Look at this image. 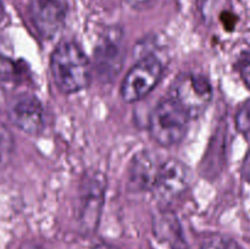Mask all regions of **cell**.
Listing matches in <instances>:
<instances>
[{"label": "cell", "mask_w": 250, "mask_h": 249, "mask_svg": "<svg viewBox=\"0 0 250 249\" xmlns=\"http://www.w3.org/2000/svg\"><path fill=\"white\" fill-rule=\"evenodd\" d=\"M236 126L242 133H249L250 132V102L246 103L239 109L236 116Z\"/></svg>", "instance_id": "16"}, {"label": "cell", "mask_w": 250, "mask_h": 249, "mask_svg": "<svg viewBox=\"0 0 250 249\" xmlns=\"http://www.w3.org/2000/svg\"><path fill=\"white\" fill-rule=\"evenodd\" d=\"M164 65L160 59L154 55L143 56L137 61L121 85V97L126 103H136L149 94L163 76Z\"/></svg>", "instance_id": "5"}, {"label": "cell", "mask_w": 250, "mask_h": 249, "mask_svg": "<svg viewBox=\"0 0 250 249\" xmlns=\"http://www.w3.org/2000/svg\"><path fill=\"white\" fill-rule=\"evenodd\" d=\"M190 183L189 168L177 159L161 160L150 192L160 204H170L186 192Z\"/></svg>", "instance_id": "6"}, {"label": "cell", "mask_w": 250, "mask_h": 249, "mask_svg": "<svg viewBox=\"0 0 250 249\" xmlns=\"http://www.w3.org/2000/svg\"><path fill=\"white\" fill-rule=\"evenodd\" d=\"M125 1L131 5L132 7H143L148 5L151 0H125Z\"/></svg>", "instance_id": "18"}, {"label": "cell", "mask_w": 250, "mask_h": 249, "mask_svg": "<svg viewBox=\"0 0 250 249\" xmlns=\"http://www.w3.org/2000/svg\"><path fill=\"white\" fill-rule=\"evenodd\" d=\"M50 70L55 84L66 94L84 89L92 80L89 59L82 49L72 42H63L53 51Z\"/></svg>", "instance_id": "1"}, {"label": "cell", "mask_w": 250, "mask_h": 249, "mask_svg": "<svg viewBox=\"0 0 250 249\" xmlns=\"http://www.w3.org/2000/svg\"><path fill=\"white\" fill-rule=\"evenodd\" d=\"M242 175H243L244 180L250 183V151L247 154L246 159L243 161V165H242Z\"/></svg>", "instance_id": "17"}, {"label": "cell", "mask_w": 250, "mask_h": 249, "mask_svg": "<svg viewBox=\"0 0 250 249\" xmlns=\"http://www.w3.org/2000/svg\"><path fill=\"white\" fill-rule=\"evenodd\" d=\"M154 233L164 243H167L171 248H186L185 236L180 221L173 214L167 211H161L153 222Z\"/></svg>", "instance_id": "11"}, {"label": "cell", "mask_w": 250, "mask_h": 249, "mask_svg": "<svg viewBox=\"0 0 250 249\" xmlns=\"http://www.w3.org/2000/svg\"><path fill=\"white\" fill-rule=\"evenodd\" d=\"M106 181L103 173L88 172L81 182L78 190L77 220L84 232L97 228L105 200Z\"/></svg>", "instance_id": "4"}, {"label": "cell", "mask_w": 250, "mask_h": 249, "mask_svg": "<svg viewBox=\"0 0 250 249\" xmlns=\"http://www.w3.org/2000/svg\"><path fill=\"white\" fill-rule=\"evenodd\" d=\"M67 0H29V15L39 36L53 39L60 33L67 16Z\"/></svg>", "instance_id": "8"}, {"label": "cell", "mask_w": 250, "mask_h": 249, "mask_svg": "<svg viewBox=\"0 0 250 249\" xmlns=\"http://www.w3.org/2000/svg\"><path fill=\"white\" fill-rule=\"evenodd\" d=\"M24 75V67L14 59L11 45L0 41V87H15Z\"/></svg>", "instance_id": "12"}, {"label": "cell", "mask_w": 250, "mask_h": 249, "mask_svg": "<svg viewBox=\"0 0 250 249\" xmlns=\"http://www.w3.org/2000/svg\"><path fill=\"white\" fill-rule=\"evenodd\" d=\"M236 67L243 82L250 88V49H247L239 54Z\"/></svg>", "instance_id": "15"}, {"label": "cell", "mask_w": 250, "mask_h": 249, "mask_svg": "<svg viewBox=\"0 0 250 249\" xmlns=\"http://www.w3.org/2000/svg\"><path fill=\"white\" fill-rule=\"evenodd\" d=\"M15 142L11 132L4 124L0 122V171L9 165L14 155Z\"/></svg>", "instance_id": "13"}, {"label": "cell", "mask_w": 250, "mask_h": 249, "mask_svg": "<svg viewBox=\"0 0 250 249\" xmlns=\"http://www.w3.org/2000/svg\"><path fill=\"white\" fill-rule=\"evenodd\" d=\"M199 249H241V247L231 237L224 234H211L202 242Z\"/></svg>", "instance_id": "14"}, {"label": "cell", "mask_w": 250, "mask_h": 249, "mask_svg": "<svg viewBox=\"0 0 250 249\" xmlns=\"http://www.w3.org/2000/svg\"><path fill=\"white\" fill-rule=\"evenodd\" d=\"M161 160L150 151L134 156L129 170V185L136 190H150Z\"/></svg>", "instance_id": "10"}, {"label": "cell", "mask_w": 250, "mask_h": 249, "mask_svg": "<svg viewBox=\"0 0 250 249\" xmlns=\"http://www.w3.org/2000/svg\"><path fill=\"white\" fill-rule=\"evenodd\" d=\"M124 62V48L121 36L117 31L109 32L98 44L94 54V68L104 81L116 77Z\"/></svg>", "instance_id": "9"}, {"label": "cell", "mask_w": 250, "mask_h": 249, "mask_svg": "<svg viewBox=\"0 0 250 249\" xmlns=\"http://www.w3.org/2000/svg\"><path fill=\"white\" fill-rule=\"evenodd\" d=\"M170 98L177 103L189 119L205 112L212 99V88L208 78L193 72L181 73L170 88Z\"/></svg>", "instance_id": "3"}, {"label": "cell", "mask_w": 250, "mask_h": 249, "mask_svg": "<svg viewBox=\"0 0 250 249\" xmlns=\"http://www.w3.org/2000/svg\"><path fill=\"white\" fill-rule=\"evenodd\" d=\"M189 116L171 98L164 99L153 110L149 119V131L156 143L172 146L186 137Z\"/></svg>", "instance_id": "2"}, {"label": "cell", "mask_w": 250, "mask_h": 249, "mask_svg": "<svg viewBox=\"0 0 250 249\" xmlns=\"http://www.w3.org/2000/svg\"><path fill=\"white\" fill-rule=\"evenodd\" d=\"M11 124L27 134L39 133L44 126V110L41 100L29 93H20L7 103Z\"/></svg>", "instance_id": "7"}, {"label": "cell", "mask_w": 250, "mask_h": 249, "mask_svg": "<svg viewBox=\"0 0 250 249\" xmlns=\"http://www.w3.org/2000/svg\"><path fill=\"white\" fill-rule=\"evenodd\" d=\"M5 19H6V10H5V5L2 0H0V27L4 23Z\"/></svg>", "instance_id": "19"}]
</instances>
